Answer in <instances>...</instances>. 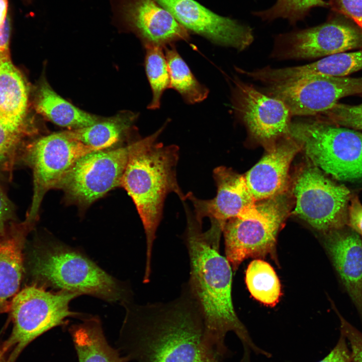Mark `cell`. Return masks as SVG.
<instances>
[{"instance_id": "ffe728a7", "label": "cell", "mask_w": 362, "mask_h": 362, "mask_svg": "<svg viewBox=\"0 0 362 362\" xmlns=\"http://www.w3.org/2000/svg\"><path fill=\"white\" fill-rule=\"evenodd\" d=\"M82 322L71 325L69 332L79 362H128L118 350L109 345L102 323L97 316L84 317Z\"/></svg>"}, {"instance_id": "603a6c76", "label": "cell", "mask_w": 362, "mask_h": 362, "mask_svg": "<svg viewBox=\"0 0 362 362\" xmlns=\"http://www.w3.org/2000/svg\"><path fill=\"white\" fill-rule=\"evenodd\" d=\"M360 70H362V48L328 55L306 65L286 67L283 72L286 80L293 81L316 75L345 77Z\"/></svg>"}, {"instance_id": "4fadbf2b", "label": "cell", "mask_w": 362, "mask_h": 362, "mask_svg": "<svg viewBox=\"0 0 362 362\" xmlns=\"http://www.w3.org/2000/svg\"><path fill=\"white\" fill-rule=\"evenodd\" d=\"M233 82V110L253 138L271 147L278 139L289 136L292 115L282 101L237 77Z\"/></svg>"}, {"instance_id": "30bf717a", "label": "cell", "mask_w": 362, "mask_h": 362, "mask_svg": "<svg viewBox=\"0 0 362 362\" xmlns=\"http://www.w3.org/2000/svg\"><path fill=\"white\" fill-rule=\"evenodd\" d=\"M134 142L116 149L95 151L82 156L57 189L63 190L70 201L85 206L120 187Z\"/></svg>"}, {"instance_id": "44dd1931", "label": "cell", "mask_w": 362, "mask_h": 362, "mask_svg": "<svg viewBox=\"0 0 362 362\" xmlns=\"http://www.w3.org/2000/svg\"><path fill=\"white\" fill-rule=\"evenodd\" d=\"M28 95L20 71L13 64L10 52L0 53V102L16 124L28 127L25 121Z\"/></svg>"}, {"instance_id": "5bb4252c", "label": "cell", "mask_w": 362, "mask_h": 362, "mask_svg": "<svg viewBox=\"0 0 362 362\" xmlns=\"http://www.w3.org/2000/svg\"><path fill=\"white\" fill-rule=\"evenodd\" d=\"M113 20L135 33L144 46L164 48L189 39V32L156 0H114Z\"/></svg>"}, {"instance_id": "f35d334b", "label": "cell", "mask_w": 362, "mask_h": 362, "mask_svg": "<svg viewBox=\"0 0 362 362\" xmlns=\"http://www.w3.org/2000/svg\"><path fill=\"white\" fill-rule=\"evenodd\" d=\"M5 357L3 355L1 350V346H0V362H5Z\"/></svg>"}, {"instance_id": "d6a6232c", "label": "cell", "mask_w": 362, "mask_h": 362, "mask_svg": "<svg viewBox=\"0 0 362 362\" xmlns=\"http://www.w3.org/2000/svg\"><path fill=\"white\" fill-rule=\"evenodd\" d=\"M15 221V206L0 184V236Z\"/></svg>"}, {"instance_id": "f1b7e54d", "label": "cell", "mask_w": 362, "mask_h": 362, "mask_svg": "<svg viewBox=\"0 0 362 362\" xmlns=\"http://www.w3.org/2000/svg\"><path fill=\"white\" fill-rule=\"evenodd\" d=\"M328 6L329 4L324 0H277L270 8L253 14L264 21L283 18L287 19L290 24L295 25L304 19L312 9Z\"/></svg>"}, {"instance_id": "5b68a950", "label": "cell", "mask_w": 362, "mask_h": 362, "mask_svg": "<svg viewBox=\"0 0 362 362\" xmlns=\"http://www.w3.org/2000/svg\"><path fill=\"white\" fill-rule=\"evenodd\" d=\"M289 136L323 172L341 182L362 183V133L318 118L292 122Z\"/></svg>"}, {"instance_id": "7c38bea8", "label": "cell", "mask_w": 362, "mask_h": 362, "mask_svg": "<svg viewBox=\"0 0 362 362\" xmlns=\"http://www.w3.org/2000/svg\"><path fill=\"white\" fill-rule=\"evenodd\" d=\"M266 94L282 101L293 116H317L349 96L362 94V77L316 75L268 85Z\"/></svg>"}, {"instance_id": "cb8c5ba5", "label": "cell", "mask_w": 362, "mask_h": 362, "mask_svg": "<svg viewBox=\"0 0 362 362\" xmlns=\"http://www.w3.org/2000/svg\"><path fill=\"white\" fill-rule=\"evenodd\" d=\"M136 118V115L127 113L89 126L64 131L69 137L85 145L104 150L120 140Z\"/></svg>"}, {"instance_id": "e575fe53", "label": "cell", "mask_w": 362, "mask_h": 362, "mask_svg": "<svg viewBox=\"0 0 362 362\" xmlns=\"http://www.w3.org/2000/svg\"><path fill=\"white\" fill-rule=\"evenodd\" d=\"M318 362H352L350 349L344 336L340 337L331 351Z\"/></svg>"}, {"instance_id": "7a4b0ae2", "label": "cell", "mask_w": 362, "mask_h": 362, "mask_svg": "<svg viewBox=\"0 0 362 362\" xmlns=\"http://www.w3.org/2000/svg\"><path fill=\"white\" fill-rule=\"evenodd\" d=\"M187 226L183 239L190 260V277L187 283L200 308L204 323L203 344L211 353L224 359L229 355L225 344L228 332H233L243 346L256 354L266 351L252 340L238 317L232 296V267L219 251L223 227L215 220L206 231L187 204L183 203Z\"/></svg>"}, {"instance_id": "9a60e30c", "label": "cell", "mask_w": 362, "mask_h": 362, "mask_svg": "<svg viewBox=\"0 0 362 362\" xmlns=\"http://www.w3.org/2000/svg\"><path fill=\"white\" fill-rule=\"evenodd\" d=\"M188 31L214 43L243 51L252 43V29L219 16L194 0H156Z\"/></svg>"}, {"instance_id": "d590c367", "label": "cell", "mask_w": 362, "mask_h": 362, "mask_svg": "<svg viewBox=\"0 0 362 362\" xmlns=\"http://www.w3.org/2000/svg\"><path fill=\"white\" fill-rule=\"evenodd\" d=\"M11 31V19L8 15L3 26L0 28V53L9 52V41Z\"/></svg>"}, {"instance_id": "2e32d148", "label": "cell", "mask_w": 362, "mask_h": 362, "mask_svg": "<svg viewBox=\"0 0 362 362\" xmlns=\"http://www.w3.org/2000/svg\"><path fill=\"white\" fill-rule=\"evenodd\" d=\"M213 174L217 186L214 198L200 199L188 193L186 200L192 203L194 215L200 223H202L205 217H208L217 221L223 228L228 220L246 212L256 202L248 189L244 175L222 166L215 168Z\"/></svg>"}, {"instance_id": "ab89813d", "label": "cell", "mask_w": 362, "mask_h": 362, "mask_svg": "<svg viewBox=\"0 0 362 362\" xmlns=\"http://www.w3.org/2000/svg\"><path fill=\"white\" fill-rule=\"evenodd\" d=\"M243 362H250V361H243Z\"/></svg>"}, {"instance_id": "d6986e66", "label": "cell", "mask_w": 362, "mask_h": 362, "mask_svg": "<svg viewBox=\"0 0 362 362\" xmlns=\"http://www.w3.org/2000/svg\"><path fill=\"white\" fill-rule=\"evenodd\" d=\"M34 226L25 220L12 223L0 236V313L10 310L24 269L23 250Z\"/></svg>"}, {"instance_id": "6da1fadb", "label": "cell", "mask_w": 362, "mask_h": 362, "mask_svg": "<svg viewBox=\"0 0 362 362\" xmlns=\"http://www.w3.org/2000/svg\"><path fill=\"white\" fill-rule=\"evenodd\" d=\"M125 316L118 345L135 362H223L203 344L204 323L187 283L173 300L122 303Z\"/></svg>"}, {"instance_id": "3957f363", "label": "cell", "mask_w": 362, "mask_h": 362, "mask_svg": "<svg viewBox=\"0 0 362 362\" xmlns=\"http://www.w3.org/2000/svg\"><path fill=\"white\" fill-rule=\"evenodd\" d=\"M167 122L153 134L134 142L120 184L134 203L144 227L146 278L151 275L153 244L167 195L173 192L182 202L186 201L176 177L179 148L157 141Z\"/></svg>"}, {"instance_id": "277c9868", "label": "cell", "mask_w": 362, "mask_h": 362, "mask_svg": "<svg viewBox=\"0 0 362 362\" xmlns=\"http://www.w3.org/2000/svg\"><path fill=\"white\" fill-rule=\"evenodd\" d=\"M29 273L35 285L121 303L132 299L128 286L78 250L53 240L37 242L30 251Z\"/></svg>"}, {"instance_id": "d4e9b609", "label": "cell", "mask_w": 362, "mask_h": 362, "mask_svg": "<svg viewBox=\"0 0 362 362\" xmlns=\"http://www.w3.org/2000/svg\"><path fill=\"white\" fill-rule=\"evenodd\" d=\"M164 48L169 73L170 88L176 90L188 104L204 101L208 95V89L196 78L173 44Z\"/></svg>"}, {"instance_id": "9c48e42d", "label": "cell", "mask_w": 362, "mask_h": 362, "mask_svg": "<svg viewBox=\"0 0 362 362\" xmlns=\"http://www.w3.org/2000/svg\"><path fill=\"white\" fill-rule=\"evenodd\" d=\"M100 150L69 137L65 131L53 133L31 142L23 163L32 169L33 195L25 221L35 225L45 194L59 185L82 156Z\"/></svg>"}, {"instance_id": "e0dca14e", "label": "cell", "mask_w": 362, "mask_h": 362, "mask_svg": "<svg viewBox=\"0 0 362 362\" xmlns=\"http://www.w3.org/2000/svg\"><path fill=\"white\" fill-rule=\"evenodd\" d=\"M275 144L268 152L244 175L247 186L256 202L287 192L291 163L301 149L289 135Z\"/></svg>"}, {"instance_id": "8fae6325", "label": "cell", "mask_w": 362, "mask_h": 362, "mask_svg": "<svg viewBox=\"0 0 362 362\" xmlns=\"http://www.w3.org/2000/svg\"><path fill=\"white\" fill-rule=\"evenodd\" d=\"M319 25L279 35L272 56L280 59L324 57L362 48V29L338 14Z\"/></svg>"}, {"instance_id": "f546056e", "label": "cell", "mask_w": 362, "mask_h": 362, "mask_svg": "<svg viewBox=\"0 0 362 362\" xmlns=\"http://www.w3.org/2000/svg\"><path fill=\"white\" fill-rule=\"evenodd\" d=\"M319 117L338 126L362 130V102L354 105L337 103Z\"/></svg>"}, {"instance_id": "836d02e7", "label": "cell", "mask_w": 362, "mask_h": 362, "mask_svg": "<svg viewBox=\"0 0 362 362\" xmlns=\"http://www.w3.org/2000/svg\"><path fill=\"white\" fill-rule=\"evenodd\" d=\"M347 226L362 238V204L355 195H352L349 204Z\"/></svg>"}, {"instance_id": "8d00e7d4", "label": "cell", "mask_w": 362, "mask_h": 362, "mask_svg": "<svg viewBox=\"0 0 362 362\" xmlns=\"http://www.w3.org/2000/svg\"><path fill=\"white\" fill-rule=\"evenodd\" d=\"M8 0H0V28L4 24L8 16Z\"/></svg>"}, {"instance_id": "74e56055", "label": "cell", "mask_w": 362, "mask_h": 362, "mask_svg": "<svg viewBox=\"0 0 362 362\" xmlns=\"http://www.w3.org/2000/svg\"><path fill=\"white\" fill-rule=\"evenodd\" d=\"M0 119L3 120V121L11 124L12 125L15 126L16 127H20V128H23L26 129H29V128L27 127H24L18 125L16 124L15 123H14L11 119L10 118L9 116L5 111L3 106L2 105L1 102H0Z\"/></svg>"}, {"instance_id": "ac0fdd59", "label": "cell", "mask_w": 362, "mask_h": 362, "mask_svg": "<svg viewBox=\"0 0 362 362\" xmlns=\"http://www.w3.org/2000/svg\"><path fill=\"white\" fill-rule=\"evenodd\" d=\"M324 237L342 285L362 316V239L348 226L324 234Z\"/></svg>"}, {"instance_id": "ba28073f", "label": "cell", "mask_w": 362, "mask_h": 362, "mask_svg": "<svg viewBox=\"0 0 362 362\" xmlns=\"http://www.w3.org/2000/svg\"><path fill=\"white\" fill-rule=\"evenodd\" d=\"M293 194V214L323 234L347 226L352 195L345 186L331 180L314 164L299 174Z\"/></svg>"}, {"instance_id": "1f68e13d", "label": "cell", "mask_w": 362, "mask_h": 362, "mask_svg": "<svg viewBox=\"0 0 362 362\" xmlns=\"http://www.w3.org/2000/svg\"><path fill=\"white\" fill-rule=\"evenodd\" d=\"M333 11L349 19L362 29V0H330Z\"/></svg>"}, {"instance_id": "52a82bcc", "label": "cell", "mask_w": 362, "mask_h": 362, "mask_svg": "<svg viewBox=\"0 0 362 362\" xmlns=\"http://www.w3.org/2000/svg\"><path fill=\"white\" fill-rule=\"evenodd\" d=\"M290 206L286 192L256 202L252 208L225 223L222 232L226 258L234 270L248 258L264 257L273 251Z\"/></svg>"}, {"instance_id": "4316f807", "label": "cell", "mask_w": 362, "mask_h": 362, "mask_svg": "<svg viewBox=\"0 0 362 362\" xmlns=\"http://www.w3.org/2000/svg\"><path fill=\"white\" fill-rule=\"evenodd\" d=\"M30 130L17 127L0 119V174L11 180L14 170L23 163Z\"/></svg>"}, {"instance_id": "7402d4cb", "label": "cell", "mask_w": 362, "mask_h": 362, "mask_svg": "<svg viewBox=\"0 0 362 362\" xmlns=\"http://www.w3.org/2000/svg\"><path fill=\"white\" fill-rule=\"evenodd\" d=\"M35 106L37 112L60 126L75 129L98 122L96 116L63 99L46 82L44 81L39 89Z\"/></svg>"}, {"instance_id": "4dcf8cb0", "label": "cell", "mask_w": 362, "mask_h": 362, "mask_svg": "<svg viewBox=\"0 0 362 362\" xmlns=\"http://www.w3.org/2000/svg\"><path fill=\"white\" fill-rule=\"evenodd\" d=\"M340 332L348 342L352 362H362V332L350 324L337 311Z\"/></svg>"}, {"instance_id": "484cf974", "label": "cell", "mask_w": 362, "mask_h": 362, "mask_svg": "<svg viewBox=\"0 0 362 362\" xmlns=\"http://www.w3.org/2000/svg\"><path fill=\"white\" fill-rule=\"evenodd\" d=\"M245 282L252 297L264 305L275 306L282 295L280 280L267 262L255 259L246 271Z\"/></svg>"}, {"instance_id": "8992f818", "label": "cell", "mask_w": 362, "mask_h": 362, "mask_svg": "<svg viewBox=\"0 0 362 362\" xmlns=\"http://www.w3.org/2000/svg\"><path fill=\"white\" fill-rule=\"evenodd\" d=\"M79 295L67 291H49L43 287L27 286L14 297L10 310L14 326L1 346L6 362H15L32 341L47 331L64 325L68 317L84 318L72 311L69 304Z\"/></svg>"}, {"instance_id": "83f0119b", "label": "cell", "mask_w": 362, "mask_h": 362, "mask_svg": "<svg viewBox=\"0 0 362 362\" xmlns=\"http://www.w3.org/2000/svg\"><path fill=\"white\" fill-rule=\"evenodd\" d=\"M145 47V70L152 94L148 108L155 110L159 108L164 90L170 88L169 73L163 48L154 45H146Z\"/></svg>"}]
</instances>
